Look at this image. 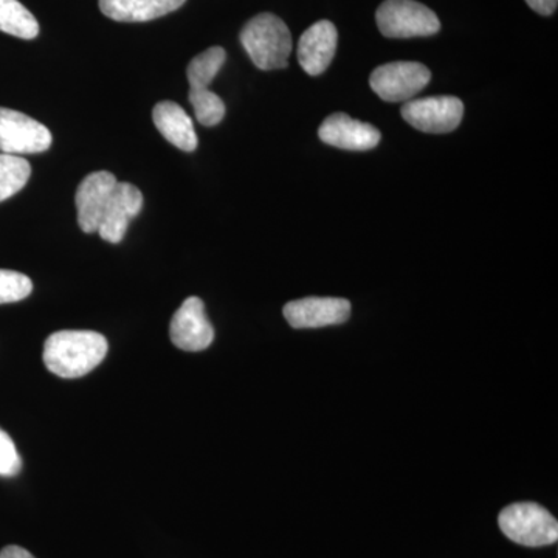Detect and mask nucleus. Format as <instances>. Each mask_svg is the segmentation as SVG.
<instances>
[{
    "instance_id": "16",
    "label": "nucleus",
    "mask_w": 558,
    "mask_h": 558,
    "mask_svg": "<svg viewBox=\"0 0 558 558\" xmlns=\"http://www.w3.org/2000/svg\"><path fill=\"white\" fill-rule=\"evenodd\" d=\"M0 32L21 39H35L39 24L20 0H0Z\"/></svg>"
},
{
    "instance_id": "23",
    "label": "nucleus",
    "mask_w": 558,
    "mask_h": 558,
    "mask_svg": "<svg viewBox=\"0 0 558 558\" xmlns=\"http://www.w3.org/2000/svg\"><path fill=\"white\" fill-rule=\"evenodd\" d=\"M0 558H36L27 549L21 548V546L10 545L5 546L0 550Z\"/></svg>"
},
{
    "instance_id": "9",
    "label": "nucleus",
    "mask_w": 558,
    "mask_h": 558,
    "mask_svg": "<svg viewBox=\"0 0 558 558\" xmlns=\"http://www.w3.org/2000/svg\"><path fill=\"white\" fill-rule=\"evenodd\" d=\"M351 310V303L344 299L307 296L290 301L282 314L293 329H318L348 322Z\"/></svg>"
},
{
    "instance_id": "12",
    "label": "nucleus",
    "mask_w": 558,
    "mask_h": 558,
    "mask_svg": "<svg viewBox=\"0 0 558 558\" xmlns=\"http://www.w3.org/2000/svg\"><path fill=\"white\" fill-rule=\"evenodd\" d=\"M339 33L330 21H318L301 35L299 62L304 72L318 76L329 68L336 57Z\"/></svg>"
},
{
    "instance_id": "13",
    "label": "nucleus",
    "mask_w": 558,
    "mask_h": 558,
    "mask_svg": "<svg viewBox=\"0 0 558 558\" xmlns=\"http://www.w3.org/2000/svg\"><path fill=\"white\" fill-rule=\"evenodd\" d=\"M116 185V175L109 171L92 172L80 183L75 202L78 223L84 233H97L106 202Z\"/></svg>"
},
{
    "instance_id": "15",
    "label": "nucleus",
    "mask_w": 558,
    "mask_h": 558,
    "mask_svg": "<svg viewBox=\"0 0 558 558\" xmlns=\"http://www.w3.org/2000/svg\"><path fill=\"white\" fill-rule=\"evenodd\" d=\"M186 0H100L105 16L117 22H148L179 10Z\"/></svg>"
},
{
    "instance_id": "21",
    "label": "nucleus",
    "mask_w": 558,
    "mask_h": 558,
    "mask_svg": "<svg viewBox=\"0 0 558 558\" xmlns=\"http://www.w3.org/2000/svg\"><path fill=\"white\" fill-rule=\"evenodd\" d=\"M22 469V459L9 433L0 428V476H16Z\"/></svg>"
},
{
    "instance_id": "1",
    "label": "nucleus",
    "mask_w": 558,
    "mask_h": 558,
    "mask_svg": "<svg viewBox=\"0 0 558 558\" xmlns=\"http://www.w3.org/2000/svg\"><path fill=\"white\" fill-rule=\"evenodd\" d=\"M105 336L94 330H60L44 344L47 369L62 379H78L97 368L108 354Z\"/></svg>"
},
{
    "instance_id": "11",
    "label": "nucleus",
    "mask_w": 558,
    "mask_h": 558,
    "mask_svg": "<svg viewBox=\"0 0 558 558\" xmlns=\"http://www.w3.org/2000/svg\"><path fill=\"white\" fill-rule=\"evenodd\" d=\"M318 137L326 145L347 150H369L380 143L381 134L373 124L333 113L323 121Z\"/></svg>"
},
{
    "instance_id": "6",
    "label": "nucleus",
    "mask_w": 558,
    "mask_h": 558,
    "mask_svg": "<svg viewBox=\"0 0 558 558\" xmlns=\"http://www.w3.org/2000/svg\"><path fill=\"white\" fill-rule=\"evenodd\" d=\"M51 132L43 123L17 112L0 108V153L10 156L44 153L50 148Z\"/></svg>"
},
{
    "instance_id": "17",
    "label": "nucleus",
    "mask_w": 558,
    "mask_h": 558,
    "mask_svg": "<svg viewBox=\"0 0 558 558\" xmlns=\"http://www.w3.org/2000/svg\"><path fill=\"white\" fill-rule=\"evenodd\" d=\"M32 175L28 160L21 156L0 153V202L20 193Z\"/></svg>"
},
{
    "instance_id": "2",
    "label": "nucleus",
    "mask_w": 558,
    "mask_h": 558,
    "mask_svg": "<svg viewBox=\"0 0 558 558\" xmlns=\"http://www.w3.org/2000/svg\"><path fill=\"white\" fill-rule=\"evenodd\" d=\"M241 44L260 70L286 69L292 53V35L284 21L271 13L250 20L241 32Z\"/></svg>"
},
{
    "instance_id": "4",
    "label": "nucleus",
    "mask_w": 558,
    "mask_h": 558,
    "mask_svg": "<svg viewBox=\"0 0 558 558\" xmlns=\"http://www.w3.org/2000/svg\"><path fill=\"white\" fill-rule=\"evenodd\" d=\"M376 21L381 35L387 38H424L440 31L435 11L416 0H385L377 9Z\"/></svg>"
},
{
    "instance_id": "14",
    "label": "nucleus",
    "mask_w": 558,
    "mask_h": 558,
    "mask_svg": "<svg viewBox=\"0 0 558 558\" xmlns=\"http://www.w3.org/2000/svg\"><path fill=\"white\" fill-rule=\"evenodd\" d=\"M157 130L175 148L193 153L197 148V135L193 120L178 102L161 101L153 110Z\"/></svg>"
},
{
    "instance_id": "3",
    "label": "nucleus",
    "mask_w": 558,
    "mask_h": 558,
    "mask_svg": "<svg viewBox=\"0 0 558 558\" xmlns=\"http://www.w3.org/2000/svg\"><path fill=\"white\" fill-rule=\"evenodd\" d=\"M499 529L517 545L539 548L557 543L558 523L548 509L537 502H515L499 512Z\"/></svg>"
},
{
    "instance_id": "8",
    "label": "nucleus",
    "mask_w": 558,
    "mask_h": 558,
    "mask_svg": "<svg viewBox=\"0 0 558 558\" xmlns=\"http://www.w3.org/2000/svg\"><path fill=\"white\" fill-rule=\"evenodd\" d=\"M170 337L174 347L182 351L199 352L215 340V328L205 312L204 301L190 296L175 311L171 319Z\"/></svg>"
},
{
    "instance_id": "5",
    "label": "nucleus",
    "mask_w": 558,
    "mask_h": 558,
    "mask_svg": "<svg viewBox=\"0 0 558 558\" xmlns=\"http://www.w3.org/2000/svg\"><path fill=\"white\" fill-rule=\"evenodd\" d=\"M432 72L424 64L411 61L389 62L371 73V89L388 102L410 101L424 90Z\"/></svg>"
},
{
    "instance_id": "20",
    "label": "nucleus",
    "mask_w": 558,
    "mask_h": 558,
    "mask_svg": "<svg viewBox=\"0 0 558 558\" xmlns=\"http://www.w3.org/2000/svg\"><path fill=\"white\" fill-rule=\"evenodd\" d=\"M32 279L14 270L0 269V304L16 303L31 295Z\"/></svg>"
},
{
    "instance_id": "7",
    "label": "nucleus",
    "mask_w": 558,
    "mask_h": 558,
    "mask_svg": "<svg viewBox=\"0 0 558 558\" xmlns=\"http://www.w3.org/2000/svg\"><path fill=\"white\" fill-rule=\"evenodd\" d=\"M464 105L457 97H428L403 105L402 117L417 131L427 134H447L461 124Z\"/></svg>"
},
{
    "instance_id": "22",
    "label": "nucleus",
    "mask_w": 558,
    "mask_h": 558,
    "mask_svg": "<svg viewBox=\"0 0 558 558\" xmlns=\"http://www.w3.org/2000/svg\"><path fill=\"white\" fill-rule=\"evenodd\" d=\"M529 7L542 16L556 13L558 0H526Z\"/></svg>"
},
{
    "instance_id": "18",
    "label": "nucleus",
    "mask_w": 558,
    "mask_h": 558,
    "mask_svg": "<svg viewBox=\"0 0 558 558\" xmlns=\"http://www.w3.org/2000/svg\"><path fill=\"white\" fill-rule=\"evenodd\" d=\"M226 60L227 53L222 47H211L197 54L186 69L191 89H208L209 83L216 78Z\"/></svg>"
},
{
    "instance_id": "19",
    "label": "nucleus",
    "mask_w": 558,
    "mask_h": 558,
    "mask_svg": "<svg viewBox=\"0 0 558 558\" xmlns=\"http://www.w3.org/2000/svg\"><path fill=\"white\" fill-rule=\"evenodd\" d=\"M190 102L197 121L204 126H216L226 117V105L209 89H191Z\"/></svg>"
},
{
    "instance_id": "10",
    "label": "nucleus",
    "mask_w": 558,
    "mask_h": 558,
    "mask_svg": "<svg viewBox=\"0 0 558 558\" xmlns=\"http://www.w3.org/2000/svg\"><path fill=\"white\" fill-rule=\"evenodd\" d=\"M142 191L132 183L117 182L106 202L97 233L100 234L102 241L120 244L131 220L142 211Z\"/></svg>"
}]
</instances>
